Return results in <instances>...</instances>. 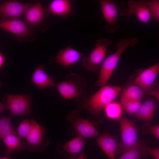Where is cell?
Instances as JSON below:
<instances>
[{
  "instance_id": "1",
  "label": "cell",
  "mask_w": 159,
  "mask_h": 159,
  "mask_svg": "<svg viewBox=\"0 0 159 159\" xmlns=\"http://www.w3.org/2000/svg\"><path fill=\"white\" fill-rule=\"evenodd\" d=\"M138 39L135 37H128L120 39L116 43V51L106 57L101 65L99 78L95 85L103 87L106 85L116 68L120 58L129 46H134L137 43Z\"/></svg>"
},
{
  "instance_id": "2",
  "label": "cell",
  "mask_w": 159,
  "mask_h": 159,
  "mask_svg": "<svg viewBox=\"0 0 159 159\" xmlns=\"http://www.w3.org/2000/svg\"><path fill=\"white\" fill-rule=\"evenodd\" d=\"M122 87L105 85L89 98L83 100L82 107L96 119L101 111L113 101L122 90Z\"/></svg>"
},
{
  "instance_id": "3",
  "label": "cell",
  "mask_w": 159,
  "mask_h": 159,
  "mask_svg": "<svg viewBox=\"0 0 159 159\" xmlns=\"http://www.w3.org/2000/svg\"><path fill=\"white\" fill-rule=\"evenodd\" d=\"M66 81L57 82L56 86L61 96L68 99H84L87 96L86 80L80 75L70 73Z\"/></svg>"
},
{
  "instance_id": "4",
  "label": "cell",
  "mask_w": 159,
  "mask_h": 159,
  "mask_svg": "<svg viewBox=\"0 0 159 159\" xmlns=\"http://www.w3.org/2000/svg\"><path fill=\"white\" fill-rule=\"evenodd\" d=\"M100 4L103 16L107 24L105 29L108 32L113 33L121 27L118 21L119 16H124L125 7L122 2L118 3L111 0L96 1Z\"/></svg>"
},
{
  "instance_id": "5",
  "label": "cell",
  "mask_w": 159,
  "mask_h": 159,
  "mask_svg": "<svg viewBox=\"0 0 159 159\" xmlns=\"http://www.w3.org/2000/svg\"><path fill=\"white\" fill-rule=\"evenodd\" d=\"M94 49L88 56L82 59L83 67L91 72H95L102 65L105 59L107 49L112 41L111 39L101 37L97 39Z\"/></svg>"
},
{
  "instance_id": "6",
  "label": "cell",
  "mask_w": 159,
  "mask_h": 159,
  "mask_svg": "<svg viewBox=\"0 0 159 159\" xmlns=\"http://www.w3.org/2000/svg\"><path fill=\"white\" fill-rule=\"evenodd\" d=\"M119 123L122 143L118 145L117 153L122 154L135 146L139 141L134 121L122 116L118 120Z\"/></svg>"
},
{
  "instance_id": "7",
  "label": "cell",
  "mask_w": 159,
  "mask_h": 159,
  "mask_svg": "<svg viewBox=\"0 0 159 159\" xmlns=\"http://www.w3.org/2000/svg\"><path fill=\"white\" fill-rule=\"evenodd\" d=\"M31 121V130L26 138L28 150L30 152H42L49 142L45 138H43L45 130L35 120L32 119Z\"/></svg>"
},
{
  "instance_id": "8",
  "label": "cell",
  "mask_w": 159,
  "mask_h": 159,
  "mask_svg": "<svg viewBox=\"0 0 159 159\" xmlns=\"http://www.w3.org/2000/svg\"><path fill=\"white\" fill-rule=\"evenodd\" d=\"M5 103L11 115H21L30 113L32 99L30 96L23 95H9Z\"/></svg>"
},
{
  "instance_id": "9",
  "label": "cell",
  "mask_w": 159,
  "mask_h": 159,
  "mask_svg": "<svg viewBox=\"0 0 159 159\" xmlns=\"http://www.w3.org/2000/svg\"><path fill=\"white\" fill-rule=\"evenodd\" d=\"M79 113L74 111L67 118L68 121L72 123L74 131L78 135L84 138L98 136L99 133L94 125L89 120L78 117Z\"/></svg>"
},
{
  "instance_id": "10",
  "label": "cell",
  "mask_w": 159,
  "mask_h": 159,
  "mask_svg": "<svg viewBox=\"0 0 159 159\" xmlns=\"http://www.w3.org/2000/svg\"><path fill=\"white\" fill-rule=\"evenodd\" d=\"M125 16L135 15L141 23L147 25L151 18L147 0H130L127 2Z\"/></svg>"
},
{
  "instance_id": "11",
  "label": "cell",
  "mask_w": 159,
  "mask_h": 159,
  "mask_svg": "<svg viewBox=\"0 0 159 159\" xmlns=\"http://www.w3.org/2000/svg\"><path fill=\"white\" fill-rule=\"evenodd\" d=\"M31 4L16 0L5 1L0 6V17L5 19H18L24 14Z\"/></svg>"
},
{
  "instance_id": "12",
  "label": "cell",
  "mask_w": 159,
  "mask_h": 159,
  "mask_svg": "<svg viewBox=\"0 0 159 159\" xmlns=\"http://www.w3.org/2000/svg\"><path fill=\"white\" fill-rule=\"evenodd\" d=\"M0 27L2 30L21 37H27L29 34V27L23 21L18 19L1 18Z\"/></svg>"
},
{
  "instance_id": "13",
  "label": "cell",
  "mask_w": 159,
  "mask_h": 159,
  "mask_svg": "<svg viewBox=\"0 0 159 159\" xmlns=\"http://www.w3.org/2000/svg\"><path fill=\"white\" fill-rule=\"evenodd\" d=\"M84 54L69 46L59 51L54 59V61L67 67H70L77 62Z\"/></svg>"
},
{
  "instance_id": "14",
  "label": "cell",
  "mask_w": 159,
  "mask_h": 159,
  "mask_svg": "<svg viewBox=\"0 0 159 159\" xmlns=\"http://www.w3.org/2000/svg\"><path fill=\"white\" fill-rule=\"evenodd\" d=\"M159 72V62L140 71L135 82L145 92L151 87Z\"/></svg>"
},
{
  "instance_id": "15",
  "label": "cell",
  "mask_w": 159,
  "mask_h": 159,
  "mask_svg": "<svg viewBox=\"0 0 159 159\" xmlns=\"http://www.w3.org/2000/svg\"><path fill=\"white\" fill-rule=\"evenodd\" d=\"M74 0H54L49 5L48 9L53 14L66 18L74 11Z\"/></svg>"
},
{
  "instance_id": "16",
  "label": "cell",
  "mask_w": 159,
  "mask_h": 159,
  "mask_svg": "<svg viewBox=\"0 0 159 159\" xmlns=\"http://www.w3.org/2000/svg\"><path fill=\"white\" fill-rule=\"evenodd\" d=\"M96 141L109 159H115L118 145L114 137L109 134L104 133L97 137Z\"/></svg>"
},
{
  "instance_id": "17",
  "label": "cell",
  "mask_w": 159,
  "mask_h": 159,
  "mask_svg": "<svg viewBox=\"0 0 159 159\" xmlns=\"http://www.w3.org/2000/svg\"><path fill=\"white\" fill-rule=\"evenodd\" d=\"M32 82L43 89L56 86L54 78L45 72L43 65L39 66L33 72Z\"/></svg>"
},
{
  "instance_id": "18",
  "label": "cell",
  "mask_w": 159,
  "mask_h": 159,
  "mask_svg": "<svg viewBox=\"0 0 159 159\" xmlns=\"http://www.w3.org/2000/svg\"><path fill=\"white\" fill-rule=\"evenodd\" d=\"M157 105L155 100L151 98H148L142 104L135 115L138 120L147 122L151 121L153 119Z\"/></svg>"
},
{
  "instance_id": "19",
  "label": "cell",
  "mask_w": 159,
  "mask_h": 159,
  "mask_svg": "<svg viewBox=\"0 0 159 159\" xmlns=\"http://www.w3.org/2000/svg\"><path fill=\"white\" fill-rule=\"evenodd\" d=\"M44 11L42 3L31 4L24 14L26 21L29 24L36 25L42 20Z\"/></svg>"
},
{
  "instance_id": "20",
  "label": "cell",
  "mask_w": 159,
  "mask_h": 159,
  "mask_svg": "<svg viewBox=\"0 0 159 159\" xmlns=\"http://www.w3.org/2000/svg\"><path fill=\"white\" fill-rule=\"evenodd\" d=\"M122 91L121 102L141 101L145 95L144 90L135 82L129 83Z\"/></svg>"
},
{
  "instance_id": "21",
  "label": "cell",
  "mask_w": 159,
  "mask_h": 159,
  "mask_svg": "<svg viewBox=\"0 0 159 159\" xmlns=\"http://www.w3.org/2000/svg\"><path fill=\"white\" fill-rule=\"evenodd\" d=\"M85 143L84 138L79 136L67 142L63 145L64 150L72 159L83 149Z\"/></svg>"
},
{
  "instance_id": "22",
  "label": "cell",
  "mask_w": 159,
  "mask_h": 159,
  "mask_svg": "<svg viewBox=\"0 0 159 159\" xmlns=\"http://www.w3.org/2000/svg\"><path fill=\"white\" fill-rule=\"evenodd\" d=\"M2 140L6 148L5 153L7 155H11L15 150L21 151L25 149V143L21 142L15 134L9 135Z\"/></svg>"
},
{
  "instance_id": "23",
  "label": "cell",
  "mask_w": 159,
  "mask_h": 159,
  "mask_svg": "<svg viewBox=\"0 0 159 159\" xmlns=\"http://www.w3.org/2000/svg\"><path fill=\"white\" fill-rule=\"evenodd\" d=\"M144 145L139 141L135 146L122 153L118 159H142L147 154Z\"/></svg>"
},
{
  "instance_id": "24",
  "label": "cell",
  "mask_w": 159,
  "mask_h": 159,
  "mask_svg": "<svg viewBox=\"0 0 159 159\" xmlns=\"http://www.w3.org/2000/svg\"><path fill=\"white\" fill-rule=\"evenodd\" d=\"M106 116L108 118L118 120L122 116L123 110L121 105L119 102L113 101L105 108Z\"/></svg>"
},
{
  "instance_id": "25",
  "label": "cell",
  "mask_w": 159,
  "mask_h": 159,
  "mask_svg": "<svg viewBox=\"0 0 159 159\" xmlns=\"http://www.w3.org/2000/svg\"><path fill=\"white\" fill-rule=\"evenodd\" d=\"M11 116L2 117L0 118V138L1 140L9 135L16 133L11 123Z\"/></svg>"
},
{
  "instance_id": "26",
  "label": "cell",
  "mask_w": 159,
  "mask_h": 159,
  "mask_svg": "<svg viewBox=\"0 0 159 159\" xmlns=\"http://www.w3.org/2000/svg\"><path fill=\"white\" fill-rule=\"evenodd\" d=\"M121 102L126 112L130 115L136 114L142 104L141 101H128Z\"/></svg>"
},
{
  "instance_id": "27",
  "label": "cell",
  "mask_w": 159,
  "mask_h": 159,
  "mask_svg": "<svg viewBox=\"0 0 159 159\" xmlns=\"http://www.w3.org/2000/svg\"><path fill=\"white\" fill-rule=\"evenodd\" d=\"M32 124L31 121L24 119L19 125L16 132L18 137L22 138H26L31 130Z\"/></svg>"
},
{
  "instance_id": "28",
  "label": "cell",
  "mask_w": 159,
  "mask_h": 159,
  "mask_svg": "<svg viewBox=\"0 0 159 159\" xmlns=\"http://www.w3.org/2000/svg\"><path fill=\"white\" fill-rule=\"evenodd\" d=\"M151 18L157 23H159V0H147Z\"/></svg>"
},
{
  "instance_id": "29",
  "label": "cell",
  "mask_w": 159,
  "mask_h": 159,
  "mask_svg": "<svg viewBox=\"0 0 159 159\" xmlns=\"http://www.w3.org/2000/svg\"><path fill=\"white\" fill-rule=\"evenodd\" d=\"M143 130L153 134L159 140V125L152 126L147 123L143 127Z\"/></svg>"
},
{
  "instance_id": "30",
  "label": "cell",
  "mask_w": 159,
  "mask_h": 159,
  "mask_svg": "<svg viewBox=\"0 0 159 159\" xmlns=\"http://www.w3.org/2000/svg\"><path fill=\"white\" fill-rule=\"evenodd\" d=\"M145 95L154 97L159 102V82L153 84L151 87L145 92Z\"/></svg>"
},
{
  "instance_id": "31",
  "label": "cell",
  "mask_w": 159,
  "mask_h": 159,
  "mask_svg": "<svg viewBox=\"0 0 159 159\" xmlns=\"http://www.w3.org/2000/svg\"><path fill=\"white\" fill-rule=\"evenodd\" d=\"M144 148L147 154L151 155L155 159H159V148H149L145 145Z\"/></svg>"
},
{
  "instance_id": "32",
  "label": "cell",
  "mask_w": 159,
  "mask_h": 159,
  "mask_svg": "<svg viewBox=\"0 0 159 159\" xmlns=\"http://www.w3.org/2000/svg\"><path fill=\"white\" fill-rule=\"evenodd\" d=\"M5 61V59L3 53L1 51L0 52V69H1L4 66Z\"/></svg>"
},
{
  "instance_id": "33",
  "label": "cell",
  "mask_w": 159,
  "mask_h": 159,
  "mask_svg": "<svg viewBox=\"0 0 159 159\" xmlns=\"http://www.w3.org/2000/svg\"><path fill=\"white\" fill-rule=\"evenodd\" d=\"M6 109H7L6 105V103L1 102L0 103V112L2 113Z\"/></svg>"
},
{
  "instance_id": "34",
  "label": "cell",
  "mask_w": 159,
  "mask_h": 159,
  "mask_svg": "<svg viewBox=\"0 0 159 159\" xmlns=\"http://www.w3.org/2000/svg\"><path fill=\"white\" fill-rule=\"evenodd\" d=\"M76 159H86V155L83 152H82Z\"/></svg>"
},
{
  "instance_id": "35",
  "label": "cell",
  "mask_w": 159,
  "mask_h": 159,
  "mask_svg": "<svg viewBox=\"0 0 159 159\" xmlns=\"http://www.w3.org/2000/svg\"><path fill=\"white\" fill-rule=\"evenodd\" d=\"M0 159H11V158H9L4 157H1L0 158Z\"/></svg>"
},
{
  "instance_id": "36",
  "label": "cell",
  "mask_w": 159,
  "mask_h": 159,
  "mask_svg": "<svg viewBox=\"0 0 159 159\" xmlns=\"http://www.w3.org/2000/svg\"><path fill=\"white\" fill-rule=\"evenodd\" d=\"M76 159V158H75V159Z\"/></svg>"
}]
</instances>
